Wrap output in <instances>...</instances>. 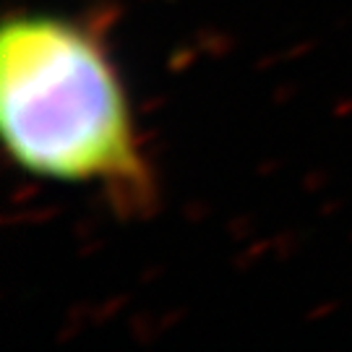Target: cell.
Wrapping results in <instances>:
<instances>
[{
  "label": "cell",
  "instance_id": "6da1fadb",
  "mask_svg": "<svg viewBox=\"0 0 352 352\" xmlns=\"http://www.w3.org/2000/svg\"><path fill=\"white\" fill-rule=\"evenodd\" d=\"M0 128L21 170L100 183L131 209L151 201L126 94L100 42L55 16H11L0 34Z\"/></svg>",
  "mask_w": 352,
  "mask_h": 352
}]
</instances>
